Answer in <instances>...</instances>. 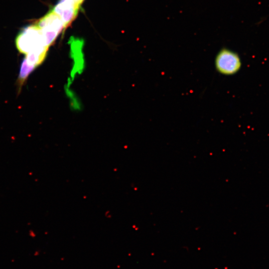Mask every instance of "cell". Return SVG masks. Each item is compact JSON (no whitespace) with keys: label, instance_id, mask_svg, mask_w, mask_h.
<instances>
[{"label":"cell","instance_id":"1","mask_svg":"<svg viewBox=\"0 0 269 269\" xmlns=\"http://www.w3.org/2000/svg\"><path fill=\"white\" fill-rule=\"evenodd\" d=\"M17 50L26 55L30 52L46 53L48 47L42 33L36 24L25 26L21 29L15 39Z\"/></svg>","mask_w":269,"mask_h":269},{"label":"cell","instance_id":"2","mask_svg":"<svg viewBox=\"0 0 269 269\" xmlns=\"http://www.w3.org/2000/svg\"><path fill=\"white\" fill-rule=\"evenodd\" d=\"M35 24L40 28L48 47L53 43L65 29L61 19L52 9L40 18Z\"/></svg>","mask_w":269,"mask_h":269},{"label":"cell","instance_id":"3","mask_svg":"<svg viewBox=\"0 0 269 269\" xmlns=\"http://www.w3.org/2000/svg\"><path fill=\"white\" fill-rule=\"evenodd\" d=\"M216 70L226 76L233 75L241 68L242 61L237 53L223 48L217 54L215 59Z\"/></svg>","mask_w":269,"mask_h":269},{"label":"cell","instance_id":"4","mask_svg":"<svg viewBox=\"0 0 269 269\" xmlns=\"http://www.w3.org/2000/svg\"><path fill=\"white\" fill-rule=\"evenodd\" d=\"M79 8L75 0H59L52 10L61 19L65 29L75 19Z\"/></svg>","mask_w":269,"mask_h":269},{"label":"cell","instance_id":"5","mask_svg":"<svg viewBox=\"0 0 269 269\" xmlns=\"http://www.w3.org/2000/svg\"><path fill=\"white\" fill-rule=\"evenodd\" d=\"M35 68V66L29 64L25 58H24L21 64L20 72L17 80L19 87L21 88L28 76Z\"/></svg>","mask_w":269,"mask_h":269},{"label":"cell","instance_id":"6","mask_svg":"<svg viewBox=\"0 0 269 269\" xmlns=\"http://www.w3.org/2000/svg\"><path fill=\"white\" fill-rule=\"evenodd\" d=\"M84 0H75L77 5L80 7Z\"/></svg>","mask_w":269,"mask_h":269}]
</instances>
